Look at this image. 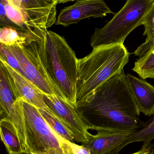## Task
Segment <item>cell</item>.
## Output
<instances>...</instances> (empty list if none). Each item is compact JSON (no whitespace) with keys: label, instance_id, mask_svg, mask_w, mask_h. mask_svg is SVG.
<instances>
[{"label":"cell","instance_id":"cell-1","mask_svg":"<svg viewBox=\"0 0 154 154\" xmlns=\"http://www.w3.org/2000/svg\"><path fill=\"white\" fill-rule=\"evenodd\" d=\"M76 109L89 129L135 133L144 125L124 71L104 82Z\"/></svg>","mask_w":154,"mask_h":154},{"label":"cell","instance_id":"cell-2","mask_svg":"<svg viewBox=\"0 0 154 154\" xmlns=\"http://www.w3.org/2000/svg\"><path fill=\"white\" fill-rule=\"evenodd\" d=\"M46 69L66 98L76 106L78 60L64 38L45 27L29 29Z\"/></svg>","mask_w":154,"mask_h":154},{"label":"cell","instance_id":"cell-3","mask_svg":"<svg viewBox=\"0 0 154 154\" xmlns=\"http://www.w3.org/2000/svg\"><path fill=\"white\" fill-rule=\"evenodd\" d=\"M129 55L124 44H117L93 48L78 59L76 105L84 103L104 82L123 72Z\"/></svg>","mask_w":154,"mask_h":154},{"label":"cell","instance_id":"cell-4","mask_svg":"<svg viewBox=\"0 0 154 154\" xmlns=\"http://www.w3.org/2000/svg\"><path fill=\"white\" fill-rule=\"evenodd\" d=\"M154 3V0H127L122 9L103 28L95 29L90 41L92 48L124 44L127 36L143 25Z\"/></svg>","mask_w":154,"mask_h":154},{"label":"cell","instance_id":"cell-5","mask_svg":"<svg viewBox=\"0 0 154 154\" xmlns=\"http://www.w3.org/2000/svg\"><path fill=\"white\" fill-rule=\"evenodd\" d=\"M20 104L24 115L28 151L34 153L54 148L62 151V137L51 129L38 109L22 99Z\"/></svg>","mask_w":154,"mask_h":154},{"label":"cell","instance_id":"cell-6","mask_svg":"<svg viewBox=\"0 0 154 154\" xmlns=\"http://www.w3.org/2000/svg\"><path fill=\"white\" fill-rule=\"evenodd\" d=\"M22 98L4 64L0 65L1 116L8 118L15 128L24 150H28Z\"/></svg>","mask_w":154,"mask_h":154},{"label":"cell","instance_id":"cell-7","mask_svg":"<svg viewBox=\"0 0 154 154\" xmlns=\"http://www.w3.org/2000/svg\"><path fill=\"white\" fill-rule=\"evenodd\" d=\"M43 97L49 108L72 133L74 140L82 144L86 143L91 134L76 106L56 95L44 94Z\"/></svg>","mask_w":154,"mask_h":154},{"label":"cell","instance_id":"cell-8","mask_svg":"<svg viewBox=\"0 0 154 154\" xmlns=\"http://www.w3.org/2000/svg\"><path fill=\"white\" fill-rule=\"evenodd\" d=\"M57 0H14V5L22 13L28 29H48L56 22Z\"/></svg>","mask_w":154,"mask_h":154},{"label":"cell","instance_id":"cell-9","mask_svg":"<svg viewBox=\"0 0 154 154\" xmlns=\"http://www.w3.org/2000/svg\"><path fill=\"white\" fill-rule=\"evenodd\" d=\"M108 14L114 12L103 0H77L74 4L60 11L56 24L68 27L83 19L103 18Z\"/></svg>","mask_w":154,"mask_h":154},{"label":"cell","instance_id":"cell-10","mask_svg":"<svg viewBox=\"0 0 154 154\" xmlns=\"http://www.w3.org/2000/svg\"><path fill=\"white\" fill-rule=\"evenodd\" d=\"M91 134L88 141L81 144L90 151V154H118L128 145L129 138L134 133L126 131L99 130Z\"/></svg>","mask_w":154,"mask_h":154},{"label":"cell","instance_id":"cell-11","mask_svg":"<svg viewBox=\"0 0 154 154\" xmlns=\"http://www.w3.org/2000/svg\"><path fill=\"white\" fill-rule=\"evenodd\" d=\"M1 62L8 70L23 100L38 109L52 112L45 103L43 97L44 93L35 84L26 77L12 68L4 61L1 60Z\"/></svg>","mask_w":154,"mask_h":154},{"label":"cell","instance_id":"cell-12","mask_svg":"<svg viewBox=\"0 0 154 154\" xmlns=\"http://www.w3.org/2000/svg\"><path fill=\"white\" fill-rule=\"evenodd\" d=\"M128 82L140 112L147 116L154 114V86L130 74Z\"/></svg>","mask_w":154,"mask_h":154},{"label":"cell","instance_id":"cell-13","mask_svg":"<svg viewBox=\"0 0 154 154\" xmlns=\"http://www.w3.org/2000/svg\"><path fill=\"white\" fill-rule=\"evenodd\" d=\"M0 134L2 142L8 154L17 153L23 151L17 132L11 122L7 118H1Z\"/></svg>","mask_w":154,"mask_h":154},{"label":"cell","instance_id":"cell-14","mask_svg":"<svg viewBox=\"0 0 154 154\" xmlns=\"http://www.w3.org/2000/svg\"><path fill=\"white\" fill-rule=\"evenodd\" d=\"M143 25L145 27L143 35L146 36V40L134 53L135 56L139 57L146 54L154 43V3L146 16Z\"/></svg>","mask_w":154,"mask_h":154},{"label":"cell","instance_id":"cell-15","mask_svg":"<svg viewBox=\"0 0 154 154\" xmlns=\"http://www.w3.org/2000/svg\"><path fill=\"white\" fill-rule=\"evenodd\" d=\"M51 129L58 135L65 140L74 143L73 135L64 123L53 113L42 109H38Z\"/></svg>","mask_w":154,"mask_h":154},{"label":"cell","instance_id":"cell-16","mask_svg":"<svg viewBox=\"0 0 154 154\" xmlns=\"http://www.w3.org/2000/svg\"><path fill=\"white\" fill-rule=\"evenodd\" d=\"M133 71L143 79H154V51H149L135 62Z\"/></svg>","mask_w":154,"mask_h":154},{"label":"cell","instance_id":"cell-17","mask_svg":"<svg viewBox=\"0 0 154 154\" xmlns=\"http://www.w3.org/2000/svg\"><path fill=\"white\" fill-rule=\"evenodd\" d=\"M25 32L10 27H1L0 42L7 47L23 44L26 40Z\"/></svg>","mask_w":154,"mask_h":154},{"label":"cell","instance_id":"cell-18","mask_svg":"<svg viewBox=\"0 0 154 154\" xmlns=\"http://www.w3.org/2000/svg\"><path fill=\"white\" fill-rule=\"evenodd\" d=\"M154 139V116L143 127L135 132L128 140V144L143 142L144 144L151 143Z\"/></svg>","mask_w":154,"mask_h":154},{"label":"cell","instance_id":"cell-19","mask_svg":"<svg viewBox=\"0 0 154 154\" xmlns=\"http://www.w3.org/2000/svg\"><path fill=\"white\" fill-rule=\"evenodd\" d=\"M4 5L6 15L9 19L17 26L22 29L24 32L29 31L25 18L22 12L16 7L9 3L6 0H1Z\"/></svg>","mask_w":154,"mask_h":154},{"label":"cell","instance_id":"cell-20","mask_svg":"<svg viewBox=\"0 0 154 154\" xmlns=\"http://www.w3.org/2000/svg\"><path fill=\"white\" fill-rule=\"evenodd\" d=\"M0 60L5 62L14 70L25 76L24 72L20 63L9 47L1 43L0 45Z\"/></svg>","mask_w":154,"mask_h":154},{"label":"cell","instance_id":"cell-21","mask_svg":"<svg viewBox=\"0 0 154 154\" xmlns=\"http://www.w3.org/2000/svg\"><path fill=\"white\" fill-rule=\"evenodd\" d=\"M0 25L1 27H10L24 32L21 28L12 22L7 17L3 3L1 1L0 3Z\"/></svg>","mask_w":154,"mask_h":154},{"label":"cell","instance_id":"cell-22","mask_svg":"<svg viewBox=\"0 0 154 154\" xmlns=\"http://www.w3.org/2000/svg\"><path fill=\"white\" fill-rule=\"evenodd\" d=\"M67 143L72 154H90V151L83 145H79L67 140Z\"/></svg>","mask_w":154,"mask_h":154},{"label":"cell","instance_id":"cell-23","mask_svg":"<svg viewBox=\"0 0 154 154\" xmlns=\"http://www.w3.org/2000/svg\"><path fill=\"white\" fill-rule=\"evenodd\" d=\"M154 144L151 143L144 144L141 149L138 152L131 154H152L153 152Z\"/></svg>","mask_w":154,"mask_h":154},{"label":"cell","instance_id":"cell-24","mask_svg":"<svg viewBox=\"0 0 154 154\" xmlns=\"http://www.w3.org/2000/svg\"><path fill=\"white\" fill-rule=\"evenodd\" d=\"M32 153L33 154H63L62 151L54 148H49L42 152H36Z\"/></svg>","mask_w":154,"mask_h":154},{"label":"cell","instance_id":"cell-25","mask_svg":"<svg viewBox=\"0 0 154 154\" xmlns=\"http://www.w3.org/2000/svg\"><path fill=\"white\" fill-rule=\"evenodd\" d=\"M62 144H61V149L63 154H72L68 146L67 143V140L65 139H62L61 140Z\"/></svg>","mask_w":154,"mask_h":154},{"label":"cell","instance_id":"cell-26","mask_svg":"<svg viewBox=\"0 0 154 154\" xmlns=\"http://www.w3.org/2000/svg\"><path fill=\"white\" fill-rule=\"evenodd\" d=\"M13 154H33L31 152H30L28 150H23L20 152L17 153Z\"/></svg>","mask_w":154,"mask_h":154},{"label":"cell","instance_id":"cell-27","mask_svg":"<svg viewBox=\"0 0 154 154\" xmlns=\"http://www.w3.org/2000/svg\"><path fill=\"white\" fill-rule=\"evenodd\" d=\"M57 2H58V3H65L68 2H73L75 0H57Z\"/></svg>","mask_w":154,"mask_h":154},{"label":"cell","instance_id":"cell-28","mask_svg":"<svg viewBox=\"0 0 154 154\" xmlns=\"http://www.w3.org/2000/svg\"><path fill=\"white\" fill-rule=\"evenodd\" d=\"M6 1L13 6L14 5V0H6Z\"/></svg>","mask_w":154,"mask_h":154},{"label":"cell","instance_id":"cell-29","mask_svg":"<svg viewBox=\"0 0 154 154\" xmlns=\"http://www.w3.org/2000/svg\"><path fill=\"white\" fill-rule=\"evenodd\" d=\"M154 51V43L153 44V45L152 47V48H151V49H150V50L149 51Z\"/></svg>","mask_w":154,"mask_h":154},{"label":"cell","instance_id":"cell-30","mask_svg":"<svg viewBox=\"0 0 154 154\" xmlns=\"http://www.w3.org/2000/svg\"><path fill=\"white\" fill-rule=\"evenodd\" d=\"M152 154H154V147L153 152Z\"/></svg>","mask_w":154,"mask_h":154}]
</instances>
